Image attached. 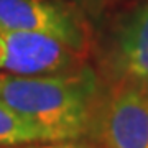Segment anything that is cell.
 Instances as JSON below:
<instances>
[{"instance_id": "obj_3", "label": "cell", "mask_w": 148, "mask_h": 148, "mask_svg": "<svg viewBox=\"0 0 148 148\" xmlns=\"http://www.w3.org/2000/svg\"><path fill=\"white\" fill-rule=\"evenodd\" d=\"M3 32L48 33L86 56L92 45L82 13L59 0H0V33Z\"/></svg>"}, {"instance_id": "obj_6", "label": "cell", "mask_w": 148, "mask_h": 148, "mask_svg": "<svg viewBox=\"0 0 148 148\" xmlns=\"http://www.w3.org/2000/svg\"><path fill=\"white\" fill-rule=\"evenodd\" d=\"M36 142H45L41 133L0 101V147H18Z\"/></svg>"}, {"instance_id": "obj_4", "label": "cell", "mask_w": 148, "mask_h": 148, "mask_svg": "<svg viewBox=\"0 0 148 148\" xmlns=\"http://www.w3.org/2000/svg\"><path fill=\"white\" fill-rule=\"evenodd\" d=\"M2 69L13 76H54L86 66V54L43 32H3Z\"/></svg>"}, {"instance_id": "obj_8", "label": "cell", "mask_w": 148, "mask_h": 148, "mask_svg": "<svg viewBox=\"0 0 148 148\" xmlns=\"http://www.w3.org/2000/svg\"><path fill=\"white\" fill-rule=\"evenodd\" d=\"M76 2V5H81V7H87L89 10L95 8V7H99V0H73Z\"/></svg>"}, {"instance_id": "obj_5", "label": "cell", "mask_w": 148, "mask_h": 148, "mask_svg": "<svg viewBox=\"0 0 148 148\" xmlns=\"http://www.w3.org/2000/svg\"><path fill=\"white\" fill-rule=\"evenodd\" d=\"M104 68L112 82L148 89V0L117 23L104 51Z\"/></svg>"}, {"instance_id": "obj_9", "label": "cell", "mask_w": 148, "mask_h": 148, "mask_svg": "<svg viewBox=\"0 0 148 148\" xmlns=\"http://www.w3.org/2000/svg\"><path fill=\"white\" fill-rule=\"evenodd\" d=\"M3 56H5V46H3V40L0 38V69H2V61H3Z\"/></svg>"}, {"instance_id": "obj_1", "label": "cell", "mask_w": 148, "mask_h": 148, "mask_svg": "<svg viewBox=\"0 0 148 148\" xmlns=\"http://www.w3.org/2000/svg\"><path fill=\"white\" fill-rule=\"evenodd\" d=\"M101 81L89 66L54 76L0 74V101L30 122L45 142L87 135Z\"/></svg>"}, {"instance_id": "obj_7", "label": "cell", "mask_w": 148, "mask_h": 148, "mask_svg": "<svg viewBox=\"0 0 148 148\" xmlns=\"http://www.w3.org/2000/svg\"><path fill=\"white\" fill-rule=\"evenodd\" d=\"M38 148H97L92 143H79L77 140H69V142H56L53 145H45Z\"/></svg>"}, {"instance_id": "obj_2", "label": "cell", "mask_w": 148, "mask_h": 148, "mask_svg": "<svg viewBox=\"0 0 148 148\" xmlns=\"http://www.w3.org/2000/svg\"><path fill=\"white\" fill-rule=\"evenodd\" d=\"M86 137L97 148H148V89L101 86Z\"/></svg>"}]
</instances>
